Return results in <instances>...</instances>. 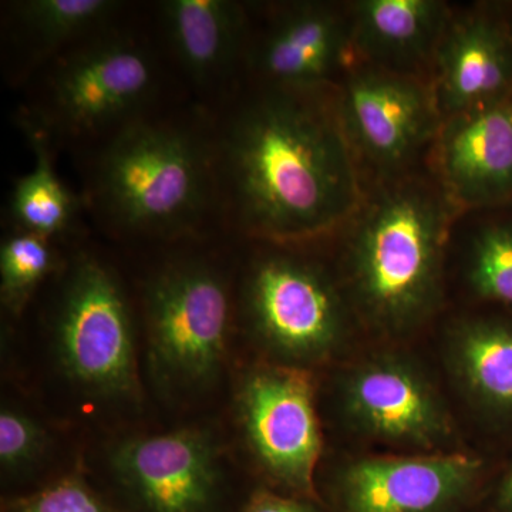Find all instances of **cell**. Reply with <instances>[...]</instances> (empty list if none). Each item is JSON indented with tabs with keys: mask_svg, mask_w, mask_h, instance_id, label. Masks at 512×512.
I'll return each mask as SVG.
<instances>
[{
	"mask_svg": "<svg viewBox=\"0 0 512 512\" xmlns=\"http://www.w3.org/2000/svg\"><path fill=\"white\" fill-rule=\"evenodd\" d=\"M448 369L478 412L512 420V323L464 319L447 336Z\"/></svg>",
	"mask_w": 512,
	"mask_h": 512,
	"instance_id": "d6986e66",
	"label": "cell"
},
{
	"mask_svg": "<svg viewBox=\"0 0 512 512\" xmlns=\"http://www.w3.org/2000/svg\"><path fill=\"white\" fill-rule=\"evenodd\" d=\"M450 208L443 192L419 181L363 201L346 241L345 271L353 306L373 332L402 338L440 308Z\"/></svg>",
	"mask_w": 512,
	"mask_h": 512,
	"instance_id": "277c9868",
	"label": "cell"
},
{
	"mask_svg": "<svg viewBox=\"0 0 512 512\" xmlns=\"http://www.w3.org/2000/svg\"><path fill=\"white\" fill-rule=\"evenodd\" d=\"M119 276L96 255L79 251L64 266L55 311L64 372L103 399L138 393L133 315Z\"/></svg>",
	"mask_w": 512,
	"mask_h": 512,
	"instance_id": "8992f818",
	"label": "cell"
},
{
	"mask_svg": "<svg viewBox=\"0 0 512 512\" xmlns=\"http://www.w3.org/2000/svg\"><path fill=\"white\" fill-rule=\"evenodd\" d=\"M177 79L153 23L131 10L43 67L28 83L19 126L55 153H83L121 128L177 103Z\"/></svg>",
	"mask_w": 512,
	"mask_h": 512,
	"instance_id": "3957f363",
	"label": "cell"
},
{
	"mask_svg": "<svg viewBox=\"0 0 512 512\" xmlns=\"http://www.w3.org/2000/svg\"><path fill=\"white\" fill-rule=\"evenodd\" d=\"M335 104L355 156L384 174L412 163L443 123L431 87L419 77L369 64L346 74Z\"/></svg>",
	"mask_w": 512,
	"mask_h": 512,
	"instance_id": "7c38bea8",
	"label": "cell"
},
{
	"mask_svg": "<svg viewBox=\"0 0 512 512\" xmlns=\"http://www.w3.org/2000/svg\"><path fill=\"white\" fill-rule=\"evenodd\" d=\"M340 413L352 433L407 454L454 453L457 431L439 387L414 357L379 352L339 379Z\"/></svg>",
	"mask_w": 512,
	"mask_h": 512,
	"instance_id": "ba28073f",
	"label": "cell"
},
{
	"mask_svg": "<svg viewBox=\"0 0 512 512\" xmlns=\"http://www.w3.org/2000/svg\"><path fill=\"white\" fill-rule=\"evenodd\" d=\"M238 403L249 447L269 480L284 494L320 501L315 477L322 437L308 370L281 363L255 367Z\"/></svg>",
	"mask_w": 512,
	"mask_h": 512,
	"instance_id": "30bf717a",
	"label": "cell"
},
{
	"mask_svg": "<svg viewBox=\"0 0 512 512\" xmlns=\"http://www.w3.org/2000/svg\"><path fill=\"white\" fill-rule=\"evenodd\" d=\"M111 463L148 512H204L217 493L214 448L200 431L128 440Z\"/></svg>",
	"mask_w": 512,
	"mask_h": 512,
	"instance_id": "5bb4252c",
	"label": "cell"
},
{
	"mask_svg": "<svg viewBox=\"0 0 512 512\" xmlns=\"http://www.w3.org/2000/svg\"><path fill=\"white\" fill-rule=\"evenodd\" d=\"M154 375L165 387L210 383L224 362L232 299L224 271L198 254H171L143 286Z\"/></svg>",
	"mask_w": 512,
	"mask_h": 512,
	"instance_id": "5b68a950",
	"label": "cell"
},
{
	"mask_svg": "<svg viewBox=\"0 0 512 512\" xmlns=\"http://www.w3.org/2000/svg\"><path fill=\"white\" fill-rule=\"evenodd\" d=\"M45 446V433L39 426L13 409L0 413V461L8 470H15L39 456Z\"/></svg>",
	"mask_w": 512,
	"mask_h": 512,
	"instance_id": "cb8c5ba5",
	"label": "cell"
},
{
	"mask_svg": "<svg viewBox=\"0 0 512 512\" xmlns=\"http://www.w3.org/2000/svg\"><path fill=\"white\" fill-rule=\"evenodd\" d=\"M241 308L259 342L281 365H318L348 339V306L315 262L291 252H265L249 265Z\"/></svg>",
	"mask_w": 512,
	"mask_h": 512,
	"instance_id": "52a82bcc",
	"label": "cell"
},
{
	"mask_svg": "<svg viewBox=\"0 0 512 512\" xmlns=\"http://www.w3.org/2000/svg\"><path fill=\"white\" fill-rule=\"evenodd\" d=\"M211 116L225 234L305 244L355 218L356 156L326 90L244 87Z\"/></svg>",
	"mask_w": 512,
	"mask_h": 512,
	"instance_id": "6da1fadb",
	"label": "cell"
},
{
	"mask_svg": "<svg viewBox=\"0 0 512 512\" xmlns=\"http://www.w3.org/2000/svg\"><path fill=\"white\" fill-rule=\"evenodd\" d=\"M133 6L119 0H19L2 10V40L12 82L28 84L67 50L109 28Z\"/></svg>",
	"mask_w": 512,
	"mask_h": 512,
	"instance_id": "e0dca14e",
	"label": "cell"
},
{
	"mask_svg": "<svg viewBox=\"0 0 512 512\" xmlns=\"http://www.w3.org/2000/svg\"><path fill=\"white\" fill-rule=\"evenodd\" d=\"M352 55L350 18L338 6L285 3L258 30L251 23L247 80L255 87L326 90L348 70Z\"/></svg>",
	"mask_w": 512,
	"mask_h": 512,
	"instance_id": "4fadbf2b",
	"label": "cell"
},
{
	"mask_svg": "<svg viewBox=\"0 0 512 512\" xmlns=\"http://www.w3.org/2000/svg\"><path fill=\"white\" fill-rule=\"evenodd\" d=\"M77 157L86 214L111 237L168 245L225 234L214 121L192 101L148 114Z\"/></svg>",
	"mask_w": 512,
	"mask_h": 512,
	"instance_id": "7a4b0ae2",
	"label": "cell"
},
{
	"mask_svg": "<svg viewBox=\"0 0 512 512\" xmlns=\"http://www.w3.org/2000/svg\"><path fill=\"white\" fill-rule=\"evenodd\" d=\"M441 192L456 208L512 197V101L443 120L436 137Z\"/></svg>",
	"mask_w": 512,
	"mask_h": 512,
	"instance_id": "9a60e30c",
	"label": "cell"
},
{
	"mask_svg": "<svg viewBox=\"0 0 512 512\" xmlns=\"http://www.w3.org/2000/svg\"><path fill=\"white\" fill-rule=\"evenodd\" d=\"M467 275L477 296L512 306V225H494L477 235Z\"/></svg>",
	"mask_w": 512,
	"mask_h": 512,
	"instance_id": "7402d4cb",
	"label": "cell"
},
{
	"mask_svg": "<svg viewBox=\"0 0 512 512\" xmlns=\"http://www.w3.org/2000/svg\"><path fill=\"white\" fill-rule=\"evenodd\" d=\"M481 512H512V466L495 485L493 494Z\"/></svg>",
	"mask_w": 512,
	"mask_h": 512,
	"instance_id": "484cf974",
	"label": "cell"
},
{
	"mask_svg": "<svg viewBox=\"0 0 512 512\" xmlns=\"http://www.w3.org/2000/svg\"><path fill=\"white\" fill-rule=\"evenodd\" d=\"M349 18L363 64L417 76L433 62L451 13L436 0H362L350 6Z\"/></svg>",
	"mask_w": 512,
	"mask_h": 512,
	"instance_id": "ac0fdd59",
	"label": "cell"
},
{
	"mask_svg": "<svg viewBox=\"0 0 512 512\" xmlns=\"http://www.w3.org/2000/svg\"><path fill=\"white\" fill-rule=\"evenodd\" d=\"M484 466L468 454L349 458L319 498L328 512H474Z\"/></svg>",
	"mask_w": 512,
	"mask_h": 512,
	"instance_id": "9c48e42d",
	"label": "cell"
},
{
	"mask_svg": "<svg viewBox=\"0 0 512 512\" xmlns=\"http://www.w3.org/2000/svg\"><path fill=\"white\" fill-rule=\"evenodd\" d=\"M244 512H328L325 505L311 498L293 497L272 490H258L249 497Z\"/></svg>",
	"mask_w": 512,
	"mask_h": 512,
	"instance_id": "d4e9b609",
	"label": "cell"
},
{
	"mask_svg": "<svg viewBox=\"0 0 512 512\" xmlns=\"http://www.w3.org/2000/svg\"><path fill=\"white\" fill-rule=\"evenodd\" d=\"M8 512H114L77 477H66L16 501Z\"/></svg>",
	"mask_w": 512,
	"mask_h": 512,
	"instance_id": "603a6c76",
	"label": "cell"
},
{
	"mask_svg": "<svg viewBox=\"0 0 512 512\" xmlns=\"http://www.w3.org/2000/svg\"><path fill=\"white\" fill-rule=\"evenodd\" d=\"M28 141L35 161L10 191V229L62 244L79 232L86 207L82 195L74 194L57 174L55 151L40 138L28 136Z\"/></svg>",
	"mask_w": 512,
	"mask_h": 512,
	"instance_id": "ffe728a7",
	"label": "cell"
},
{
	"mask_svg": "<svg viewBox=\"0 0 512 512\" xmlns=\"http://www.w3.org/2000/svg\"><path fill=\"white\" fill-rule=\"evenodd\" d=\"M57 245L52 239L10 229L0 247V295L10 312L19 315L55 271Z\"/></svg>",
	"mask_w": 512,
	"mask_h": 512,
	"instance_id": "44dd1931",
	"label": "cell"
},
{
	"mask_svg": "<svg viewBox=\"0 0 512 512\" xmlns=\"http://www.w3.org/2000/svg\"><path fill=\"white\" fill-rule=\"evenodd\" d=\"M474 512H476V511H474Z\"/></svg>",
	"mask_w": 512,
	"mask_h": 512,
	"instance_id": "4316f807",
	"label": "cell"
},
{
	"mask_svg": "<svg viewBox=\"0 0 512 512\" xmlns=\"http://www.w3.org/2000/svg\"><path fill=\"white\" fill-rule=\"evenodd\" d=\"M153 25L190 101L214 114L247 83L249 6L232 0L154 3Z\"/></svg>",
	"mask_w": 512,
	"mask_h": 512,
	"instance_id": "8fae6325",
	"label": "cell"
},
{
	"mask_svg": "<svg viewBox=\"0 0 512 512\" xmlns=\"http://www.w3.org/2000/svg\"><path fill=\"white\" fill-rule=\"evenodd\" d=\"M431 70V93L441 120L508 100L512 90L510 33L488 13L451 18Z\"/></svg>",
	"mask_w": 512,
	"mask_h": 512,
	"instance_id": "2e32d148",
	"label": "cell"
}]
</instances>
